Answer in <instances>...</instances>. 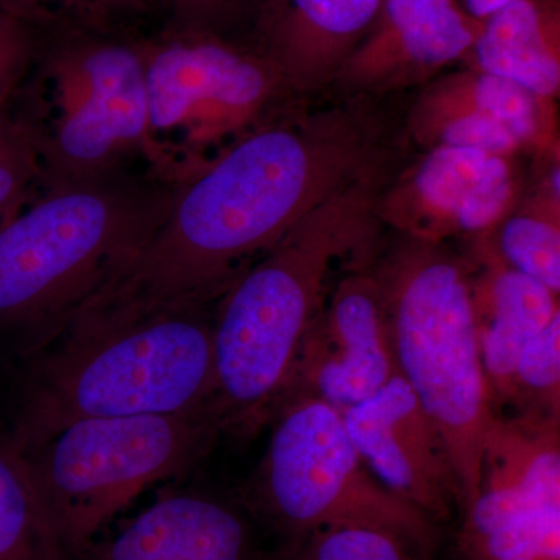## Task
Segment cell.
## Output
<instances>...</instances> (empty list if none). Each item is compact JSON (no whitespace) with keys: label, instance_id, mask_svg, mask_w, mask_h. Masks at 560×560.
Here are the masks:
<instances>
[{"label":"cell","instance_id":"26","mask_svg":"<svg viewBox=\"0 0 560 560\" xmlns=\"http://www.w3.org/2000/svg\"><path fill=\"white\" fill-rule=\"evenodd\" d=\"M35 58L28 25L0 10V110L16 94Z\"/></svg>","mask_w":560,"mask_h":560},{"label":"cell","instance_id":"12","mask_svg":"<svg viewBox=\"0 0 560 560\" xmlns=\"http://www.w3.org/2000/svg\"><path fill=\"white\" fill-rule=\"evenodd\" d=\"M372 474L431 521L451 517L460 495L440 429L399 374L370 399L342 412Z\"/></svg>","mask_w":560,"mask_h":560},{"label":"cell","instance_id":"29","mask_svg":"<svg viewBox=\"0 0 560 560\" xmlns=\"http://www.w3.org/2000/svg\"><path fill=\"white\" fill-rule=\"evenodd\" d=\"M511 2L514 0H467V7L474 16L489 18L490 14L510 5Z\"/></svg>","mask_w":560,"mask_h":560},{"label":"cell","instance_id":"23","mask_svg":"<svg viewBox=\"0 0 560 560\" xmlns=\"http://www.w3.org/2000/svg\"><path fill=\"white\" fill-rule=\"evenodd\" d=\"M287 560H423L407 541L386 530L331 528L300 541Z\"/></svg>","mask_w":560,"mask_h":560},{"label":"cell","instance_id":"9","mask_svg":"<svg viewBox=\"0 0 560 560\" xmlns=\"http://www.w3.org/2000/svg\"><path fill=\"white\" fill-rule=\"evenodd\" d=\"M150 173L179 186L206 171L209 151L250 124L276 83V66L230 46L179 32L142 44Z\"/></svg>","mask_w":560,"mask_h":560},{"label":"cell","instance_id":"25","mask_svg":"<svg viewBox=\"0 0 560 560\" xmlns=\"http://www.w3.org/2000/svg\"><path fill=\"white\" fill-rule=\"evenodd\" d=\"M478 109L503 125L515 139L528 138L534 128L529 92L514 81L486 73L475 90Z\"/></svg>","mask_w":560,"mask_h":560},{"label":"cell","instance_id":"2","mask_svg":"<svg viewBox=\"0 0 560 560\" xmlns=\"http://www.w3.org/2000/svg\"><path fill=\"white\" fill-rule=\"evenodd\" d=\"M371 198L364 179L334 195L224 291L212 318L209 404L220 431L242 440L271 423L335 264L366 235Z\"/></svg>","mask_w":560,"mask_h":560},{"label":"cell","instance_id":"10","mask_svg":"<svg viewBox=\"0 0 560 560\" xmlns=\"http://www.w3.org/2000/svg\"><path fill=\"white\" fill-rule=\"evenodd\" d=\"M463 512V560H560V419L495 416Z\"/></svg>","mask_w":560,"mask_h":560},{"label":"cell","instance_id":"6","mask_svg":"<svg viewBox=\"0 0 560 560\" xmlns=\"http://www.w3.org/2000/svg\"><path fill=\"white\" fill-rule=\"evenodd\" d=\"M18 88L13 119L31 140L39 183L92 178L145 161L149 97L142 44L72 32Z\"/></svg>","mask_w":560,"mask_h":560},{"label":"cell","instance_id":"18","mask_svg":"<svg viewBox=\"0 0 560 560\" xmlns=\"http://www.w3.org/2000/svg\"><path fill=\"white\" fill-rule=\"evenodd\" d=\"M475 39L452 0H386L385 27L374 46L418 65L438 66L456 60Z\"/></svg>","mask_w":560,"mask_h":560},{"label":"cell","instance_id":"3","mask_svg":"<svg viewBox=\"0 0 560 560\" xmlns=\"http://www.w3.org/2000/svg\"><path fill=\"white\" fill-rule=\"evenodd\" d=\"M212 318L205 307L75 316L32 375L11 442L25 455L79 420L209 412Z\"/></svg>","mask_w":560,"mask_h":560},{"label":"cell","instance_id":"21","mask_svg":"<svg viewBox=\"0 0 560 560\" xmlns=\"http://www.w3.org/2000/svg\"><path fill=\"white\" fill-rule=\"evenodd\" d=\"M156 0H0V10L31 25L102 33L121 18L139 14Z\"/></svg>","mask_w":560,"mask_h":560},{"label":"cell","instance_id":"11","mask_svg":"<svg viewBox=\"0 0 560 560\" xmlns=\"http://www.w3.org/2000/svg\"><path fill=\"white\" fill-rule=\"evenodd\" d=\"M396 374L381 283L352 276L342 280L329 308L319 312L305 335L275 416L298 399L324 401L342 415Z\"/></svg>","mask_w":560,"mask_h":560},{"label":"cell","instance_id":"17","mask_svg":"<svg viewBox=\"0 0 560 560\" xmlns=\"http://www.w3.org/2000/svg\"><path fill=\"white\" fill-rule=\"evenodd\" d=\"M382 0H282L270 24L272 65L289 69L315 50L330 51L363 32Z\"/></svg>","mask_w":560,"mask_h":560},{"label":"cell","instance_id":"22","mask_svg":"<svg viewBox=\"0 0 560 560\" xmlns=\"http://www.w3.org/2000/svg\"><path fill=\"white\" fill-rule=\"evenodd\" d=\"M500 245L512 268L559 294L560 234L555 224L533 217H515L503 228Z\"/></svg>","mask_w":560,"mask_h":560},{"label":"cell","instance_id":"24","mask_svg":"<svg viewBox=\"0 0 560 560\" xmlns=\"http://www.w3.org/2000/svg\"><path fill=\"white\" fill-rule=\"evenodd\" d=\"M39 165L31 140L13 116L0 113V226L27 201Z\"/></svg>","mask_w":560,"mask_h":560},{"label":"cell","instance_id":"8","mask_svg":"<svg viewBox=\"0 0 560 560\" xmlns=\"http://www.w3.org/2000/svg\"><path fill=\"white\" fill-rule=\"evenodd\" d=\"M219 433L208 411L86 419L25 458L61 547L88 551L95 534L140 492L197 466Z\"/></svg>","mask_w":560,"mask_h":560},{"label":"cell","instance_id":"13","mask_svg":"<svg viewBox=\"0 0 560 560\" xmlns=\"http://www.w3.org/2000/svg\"><path fill=\"white\" fill-rule=\"evenodd\" d=\"M95 560H257L245 517L198 492L161 497L108 541Z\"/></svg>","mask_w":560,"mask_h":560},{"label":"cell","instance_id":"14","mask_svg":"<svg viewBox=\"0 0 560 560\" xmlns=\"http://www.w3.org/2000/svg\"><path fill=\"white\" fill-rule=\"evenodd\" d=\"M470 300L497 415V407L510 404L523 349L558 315V294L510 265L492 270Z\"/></svg>","mask_w":560,"mask_h":560},{"label":"cell","instance_id":"27","mask_svg":"<svg viewBox=\"0 0 560 560\" xmlns=\"http://www.w3.org/2000/svg\"><path fill=\"white\" fill-rule=\"evenodd\" d=\"M447 147L471 149L497 154L514 149L517 139L503 125L493 120L488 114L474 113L453 120L444 130Z\"/></svg>","mask_w":560,"mask_h":560},{"label":"cell","instance_id":"19","mask_svg":"<svg viewBox=\"0 0 560 560\" xmlns=\"http://www.w3.org/2000/svg\"><path fill=\"white\" fill-rule=\"evenodd\" d=\"M24 453L0 442V560H62Z\"/></svg>","mask_w":560,"mask_h":560},{"label":"cell","instance_id":"1","mask_svg":"<svg viewBox=\"0 0 560 560\" xmlns=\"http://www.w3.org/2000/svg\"><path fill=\"white\" fill-rule=\"evenodd\" d=\"M372 143L346 116L271 127L173 186L164 219L80 313L205 307L308 212L360 180Z\"/></svg>","mask_w":560,"mask_h":560},{"label":"cell","instance_id":"7","mask_svg":"<svg viewBox=\"0 0 560 560\" xmlns=\"http://www.w3.org/2000/svg\"><path fill=\"white\" fill-rule=\"evenodd\" d=\"M250 499L280 533L302 541L316 530H386L430 560L438 529L422 511L390 492L350 440L340 411L316 399L283 405Z\"/></svg>","mask_w":560,"mask_h":560},{"label":"cell","instance_id":"20","mask_svg":"<svg viewBox=\"0 0 560 560\" xmlns=\"http://www.w3.org/2000/svg\"><path fill=\"white\" fill-rule=\"evenodd\" d=\"M508 405L515 415L560 419V312L518 357Z\"/></svg>","mask_w":560,"mask_h":560},{"label":"cell","instance_id":"4","mask_svg":"<svg viewBox=\"0 0 560 560\" xmlns=\"http://www.w3.org/2000/svg\"><path fill=\"white\" fill-rule=\"evenodd\" d=\"M0 226V329L51 342L160 226L173 186L125 171L43 184Z\"/></svg>","mask_w":560,"mask_h":560},{"label":"cell","instance_id":"15","mask_svg":"<svg viewBox=\"0 0 560 560\" xmlns=\"http://www.w3.org/2000/svg\"><path fill=\"white\" fill-rule=\"evenodd\" d=\"M423 205L442 220L478 231L499 219L510 197V171L497 154L444 147L431 153L416 178Z\"/></svg>","mask_w":560,"mask_h":560},{"label":"cell","instance_id":"28","mask_svg":"<svg viewBox=\"0 0 560 560\" xmlns=\"http://www.w3.org/2000/svg\"><path fill=\"white\" fill-rule=\"evenodd\" d=\"M165 2L175 7L178 13L198 14L212 9V7L220 5V3L226 2V0H165Z\"/></svg>","mask_w":560,"mask_h":560},{"label":"cell","instance_id":"16","mask_svg":"<svg viewBox=\"0 0 560 560\" xmlns=\"http://www.w3.org/2000/svg\"><path fill=\"white\" fill-rule=\"evenodd\" d=\"M474 46L486 73L514 81L534 94L550 95L558 90V57L533 0H514L490 14Z\"/></svg>","mask_w":560,"mask_h":560},{"label":"cell","instance_id":"5","mask_svg":"<svg viewBox=\"0 0 560 560\" xmlns=\"http://www.w3.org/2000/svg\"><path fill=\"white\" fill-rule=\"evenodd\" d=\"M381 289L397 374L444 438L464 511L480 490L482 445L495 418L469 283L455 261L418 253Z\"/></svg>","mask_w":560,"mask_h":560}]
</instances>
